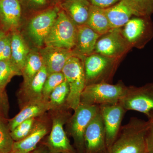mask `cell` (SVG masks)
Instances as JSON below:
<instances>
[{
  "instance_id": "11",
  "label": "cell",
  "mask_w": 153,
  "mask_h": 153,
  "mask_svg": "<svg viewBox=\"0 0 153 153\" xmlns=\"http://www.w3.org/2000/svg\"><path fill=\"white\" fill-rule=\"evenodd\" d=\"M51 117L46 113L37 117L31 133L24 139L14 142L11 153H29L34 150L51 131Z\"/></svg>"
},
{
  "instance_id": "12",
  "label": "cell",
  "mask_w": 153,
  "mask_h": 153,
  "mask_svg": "<svg viewBox=\"0 0 153 153\" xmlns=\"http://www.w3.org/2000/svg\"><path fill=\"white\" fill-rule=\"evenodd\" d=\"M58 8L50 9L38 14L31 19L28 26V33L33 43L43 46L57 18Z\"/></svg>"
},
{
  "instance_id": "9",
  "label": "cell",
  "mask_w": 153,
  "mask_h": 153,
  "mask_svg": "<svg viewBox=\"0 0 153 153\" xmlns=\"http://www.w3.org/2000/svg\"><path fill=\"white\" fill-rule=\"evenodd\" d=\"M131 47L124 37L121 29L116 28L100 37L94 53L117 59L125 54Z\"/></svg>"
},
{
  "instance_id": "31",
  "label": "cell",
  "mask_w": 153,
  "mask_h": 153,
  "mask_svg": "<svg viewBox=\"0 0 153 153\" xmlns=\"http://www.w3.org/2000/svg\"><path fill=\"white\" fill-rule=\"evenodd\" d=\"M9 108L8 98L5 90L0 88V115L8 119Z\"/></svg>"
},
{
  "instance_id": "3",
  "label": "cell",
  "mask_w": 153,
  "mask_h": 153,
  "mask_svg": "<svg viewBox=\"0 0 153 153\" xmlns=\"http://www.w3.org/2000/svg\"><path fill=\"white\" fill-rule=\"evenodd\" d=\"M62 72L69 87L67 107L74 111L80 104L81 94L86 85L83 60L77 55L72 56L67 60Z\"/></svg>"
},
{
  "instance_id": "2",
  "label": "cell",
  "mask_w": 153,
  "mask_h": 153,
  "mask_svg": "<svg viewBox=\"0 0 153 153\" xmlns=\"http://www.w3.org/2000/svg\"><path fill=\"white\" fill-rule=\"evenodd\" d=\"M128 87L123 82L116 84L101 82L86 85L81 94L80 103L100 106L119 102Z\"/></svg>"
},
{
  "instance_id": "28",
  "label": "cell",
  "mask_w": 153,
  "mask_h": 153,
  "mask_svg": "<svg viewBox=\"0 0 153 153\" xmlns=\"http://www.w3.org/2000/svg\"><path fill=\"white\" fill-rule=\"evenodd\" d=\"M65 80V77L62 72H55L49 74L43 88V99L48 101L49 96L52 91Z\"/></svg>"
},
{
  "instance_id": "18",
  "label": "cell",
  "mask_w": 153,
  "mask_h": 153,
  "mask_svg": "<svg viewBox=\"0 0 153 153\" xmlns=\"http://www.w3.org/2000/svg\"><path fill=\"white\" fill-rule=\"evenodd\" d=\"M104 10L112 29L123 27L132 16L140 17L128 0H120Z\"/></svg>"
},
{
  "instance_id": "22",
  "label": "cell",
  "mask_w": 153,
  "mask_h": 153,
  "mask_svg": "<svg viewBox=\"0 0 153 153\" xmlns=\"http://www.w3.org/2000/svg\"><path fill=\"white\" fill-rule=\"evenodd\" d=\"M11 35V59L22 72L30 51L19 33L13 31Z\"/></svg>"
},
{
  "instance_id": "13",
  "label": "cell",
  "mask_w": 153,
  "mask_h": 153,
  "mask_svg": "<svg viewBox=\"0 0 153 153\" xmlns=\"http://www.w3.org/2000/svg\"><path fill=\"white\" fill-rule=\"evenodd\" d=\"M84 140V153L107 152L104 124L100 110L88 126Z\"/></svg>"
},
{
  "instance_id": "35",
  "label": "cell",
  "mask_w": 153,
  "mask_h": 153,
  "mask_svg": "<svg viewBox=\"0 0 153 153\" xmlns=\"http://www.w3.org/2000/svg\"><path fill=\"white\" fill-rule=\"evenodd\" d=\"M29 153H51L46 145L41 142L38 147L34 150Z\"/></svg>"
},
{
  "instance_id": "34",
  "label": "cell",
  "mask_w": 153,
  "mask_h": 153,
  "mask_svg": "<svg viewBox=\"0 0 153 153\" xmlns=\"http://www.w3.org/2000/svg\"><path fill=\"white\" fill-rule=\"evenodd\" d=\"M11 57V40L8 42L2 52L0 53V61L9 60Z\"/></svg>"
},
{
  "instance_id": "6",
  "label": "cell",
  "mask_w": 153,
  "mask_h": 153,
  "mask_svg": "<svg viewBox=\"0 0 153 153\" xmlns=\"http://www.w3.org/2000/svg\"><path fill=\"white\" fill-rule=\"evenodd\" d=\"M77 29V25L64 11H59L44 44L47 47L72 50L75 45Z\"/></svg>"
},
{
  "instance_id": "37",
  "label": "cell",
  "mask_w": 153,
  "mask_h": 153,
  "mask_svg": "<svg viewBox=\"0 0 153 153\" xmlns=\"http://www.w3.org/2000/svg\"><path fill=\"white\" fill-rule=\"evenodd\" d=\"M6 35V34L4 31L0 29V40L5 36Z\"/></svg>"
},
{
  "instance_id": "32",
  "label": "cell",
  "mask_w": 153,
  "mask_h": 153,
  "mask_svg": "<svg viewBox=\"0 0 153 153\" xmlns=\"http://www.w3.org/2000/svg\"><path fill=\"white\" fill-rule=\"evenodd\" d=\"M120 0H88L91 5L102 9H106L114 5Z\"/></svg>"
},
{
  "instance_id": "8",
  "label": "cell",
  "mask_w": 153,
  "mask_h": 153,
  "mask_svg": "<svg viewBox=\"0 0 153 153\" xmlns=\"http://www.w3.org/2000/svg\"><path fill=\"white\" fill-rule=\"evenodd\" d=\"M85 57L83 61L86 85L106 82L112 73L117 59L96 53Z\"/></svg>"
},
{
  "instance_id": "19",
  "label": "cell",
  "mask_w": 153,
  "mask_h": 153,
  "mask_svg": "<svg viewBox=\"0 0 153 153\" xmlns=\"http://www.w3.org/2000/svg\"><path fill=\"white\" fill-rule=\"evenodd\" d=\"M21 13L19 0H0V21L5 30L14 31L17 29Z\"/></svg>"
},
{
  "instance_id": "10",
  "label": "cell",
  "mask_w": 153,
  "mask_h": 153,
  "mask_svg": "<svg viewBox=\"0 0 153 153\" xmlns=\"http://www.w3.org/2000/svg\"><path fill=\"white\" fill-rule=\"evenodd\" d=\"M99 108L104 124L108 151L117 138L126 111L120 102L116 104L100 105Z\"/></svg>"
},
{
  "instance_id": "36",
  "label": "cell",
  "mask_w": 153,
  "mask_h": 153,
  "mask_svg": "<svg viewBox=\"0 0 153 153\" xmlns=\"http://www.w3.org/2000/svg\"><path fill=\"white\" fill-rule=\"evenodd\" d=\"M28 1L31 5L36 7H43L47 4V0H28Z\"/></svg>"
},
{
  "instance_id": "25",
  "label": "cell",
  "mask_w": 153,
  "mask_h": 153,
  "mask_svg": "<svg viewBox=\"0 0 153 153\" xmlns=\"http://www.w3.org/2000/svg\"><path fill=\"white\" fill-rule=\"evenodd\" d=\"M43 60L39 52L30 51L25 66L22 71L24 77L23 85L28 84L44 66Z\"/></svg>"
},
{
  "instance_id": "30",
  "label": "cell",
  "mask_w": 153,
  "mask_h": 153,
  "mask_svg": "<svg viewBox=\"0 0 153 153\" xmlns=\"http://www.w3.org/2000/svg\"><path fill=\"white\" fill-rule=\"evenodd\" d=\"M140 17H150L153 13V0H128Z\"/></svg>"
},
{
  "instance_id": "14",
  "label": "cell",
  "mask_w": 153,
  "mask_h": 153,
  "mask_svg": "<svg viewBox=\"0 0 153 153\" xmlns=\"http://www.w3.org/2000/svg\"><path fill=\"white\" fill-rule=\"evenodd\" d=\"M48 75L47 68L44 65L28 84L22 86L17 94L21 109L27 105L43 100V88Z\"/></svg>"
},
{
  "instance_id": "5",
  "label": "cell",
  "mask_w": 153,
  "mask_h": 153,
  "mask_svg": "<svg viewBox=\"0 0 153 153\" xmlns=\"http://www.w3.org/2000/svg\"><path fill=\"white\" fill-rule=\"evenodd\" d=\"M99 110L98 105L80 103L66 123L67 131L73 138L76 153H84V134Z\"/></svg>"
},
{
  "instance_id": "39",
  "label": "cell",
  "mask_w": 153,
  "mask_h": 153,
  "mask_svg": "<svg viewBox=\"0 0 153 153\" xmlns=\"http://www.w3.org/2000/svg\"></svg>"
},
{
  "instance_id": "21",
  "label": "cell",
  "mask_w": 153,
  "mask_h": 153,
  "mask_svg": "<svg viewBox=\"0 0 153 153\" xmlns=\"http://www.w3.org/2000/svg\"><path fill=\"white\" fill-rule=\"evenodd\" d=\"M49 111L48 101L44 99L27 105L16 116L8 120L10 132L24 121L41 116Z\"/></svg>"
},
{
  "instance_id": "33",
  "label": "cell",
  "mask_w": 153,
  "mask_h": 153,
  "mask_svg": "<svg viewBox=\"0 0 153 153\" xmlns=\"http://www.w3.org/2000/svg\"><path fill=\"white\" fill-rule=\"evenodd\" d=\"M150 122L151 125L146 137V149L147 153H153V123Z\"/></svg>"
},
{
  "instance_id": "29",
  "label": "cell",
  "mask_w": 153,
  "mask_h": 153,
  "mask_svg": "<svg viewBox=\"0 0 153 153\" xmlns=\"http://www.w3.org/2000/svg\"><path fill=\"white\" fill-rule=\"evenodd\" d=\"M37 117L24 121L10 132L11 137L14 142L24 139L33 131Z\"/></svg>"
},
{
  "instance_id": "1",
  "label": "cell",
  "mask_w": 153,
  "mask_h": 153,
  "mask_svg": "<svg viewBox=\"0 0 153 153\" xmlns=\"http://www.w3.org/2000/svg\"><path fill=\"white\" fill-rule=\"evenodd\" d=\"M151 125L145 121L132 117L121 127L117 138L106 153H146V137Z\"/></svg>"
},
{
  "instance_id": "40",
  "label": "cell",
  "mask_w": 153,
  "mask_h": 153,
  "mask_svg": "<svg viewBox=\"0 0 153 153\" xmlns=\"http://www.w3.org/2000/svg\"></svg>"
},
{
  "instance_id": "16",
  "label": "cell",
  "mask_w": 153,
  "mask_h": 153,
  "mask_svg": "<svg viewBox=\"0 0 153 153\" xmlns=\"http://www.w3.org/2000/svg\"><path fill=\"white\" fill-rule=\"evenodd\" d=\"M39 52L49 74L62 72L67 60L76 55L71 49L47 46L40 49Z\"/></svg>"
},
{
  "instance_id": "27",
  "label": "cell",
  "mask_w": 153,
  "mask_h": 153,
  "mask_svg": "<svg viewBox=\"0 0 153 153\" xmlns=\"http://www.w3.org/2000/svg\"><path fill=\"white\" fill-rule=\"evenodd\" d=\"M8 119L0 115V153H10L14 141L8 126Z\"/></svg>"
},
{
  "instance_id": "26",
  "label": "cell",
  "mask_w": 153,
  "mask_h": 153,
  "mask_svg": "<svg viewBox=\"0 0 153 153\" xmlns=\"http://www.w3.org/2000/svg\"><path fill=\"white\" fill-rule=\"evenodd\" d=\"M22 75V71L11 59L0 61V88L5 90L6 86L16 75Z\"/></svg>"
},
{
  "instance_id": "17",
  "label": "cell",
  "mask_w": 153,
  "mask_h": 153,
  "mask_svg": "<svg viewBox=\"0 0 153 153\" xmlns=\"http://www.w3.org/2000/svg\"><path fill=\"white\" fill-rule=\"evenodd\" d=\"M101 36L86 25L77 26L74 54L79 57H87L94 53L96 45Z\"/></svg>"
},
{
  "instance_id": "24",
  "label": "cell",
  "mask_w": 153,
  "mask_h": 153,
  "mask_svg": "<svg viewBox=\"0 0 153 153\" xmlns=\"http://www.w3.org/2000/svg\"><path fill=\"white\" fill-rule=\"evenodd\" d=\"M69 93V86L65 80L58 85L49 96V111H57L68 108L67 102Z\"/></svg>"
},
{
  "instance_id": "20",
  "label": "cell",
  "mask_w": 153,
  "mask_h": 153,
  "mask_svg": "<svg viewBox=\"0 0 153 153\" xmlns=\"http://www.w3.org/2000/svg\"><path fill=\"white\" fill-rule=\"evenodd\" d=\"M61 7L77 26L86 25L91 7L88 0H63Z\"/></svg>"
},
{
  "instance_id": "4",
  "label": "cell",
  "mask_w": 153,
  "mask_h": 153,
  "mask_svg": "<svg viewBox=\"0 0 153 153\" xmlns=\"http://www.w3.org/2000/svg\"><path fill=\"white\" fill-rule=\"evenodd\" d=\"M69 110L66 108L50 111L52 120L51 131L46 140L42 142L46 145L51 153H76L63 127L71 116Z\"/></svg>"
},
{
  "instance_id": "15",
  "label": "cell",
  "mask_w": 153,
  "mask_h": 153,
  "mask_svg": "<svg viewBox=\"0 0 153 153\" xmlns=\"http://www.w3.org/2000/svg\"><path fill=\"white\" fill-rule=\"evenodd\" d=\"M149 17H137L131 19L123 26V34L131 46L147 41L152 35V27L148 21Z\"/></svg>"
},
{
  "instance_id": "38",
  "label": "cell",
  "mask_w": 153,
  "mask_h": 153,
  "mask_svg": "<svg viewBox=\"0 0 153 153\" xmlns=\"http://www.w3.org/2000/svg\"><path fill=\"white\" fill-rule=\"evenodd\" d=\"M149 119V120L153 123V112L152 113Z\"/></svg>"
},
{
  "instance_id": "23",
  "label": "cell",
  "mask_w": 153,
  "mask_h": 153,
  "mask_svg": "<svg viewBox=\"0 0 153 153\" xmlns=\"http://www.w3.org/2000/svg\"><path fill=\"white\" fill-rule=\"evenodd\" d=\"M86 25L101 36L112 29L104 9L92 5Z\"/></svg>"
},
{
  "instance_id": "7",
  "label": "cell",
  "mask_w": 153,
  "mask_h": 153,
  "mask_svg": "<svg viewBox=\"0 0 153 153\" xmlns=\"http://www.w3.org/2000/svg\"><path fill=\"white\" fill-rule=\"evenodd\" d=\"M120 102L126 111H139L149 118L153 112V83L139 87H128Z\"/></svg>"
}]
</instances>
